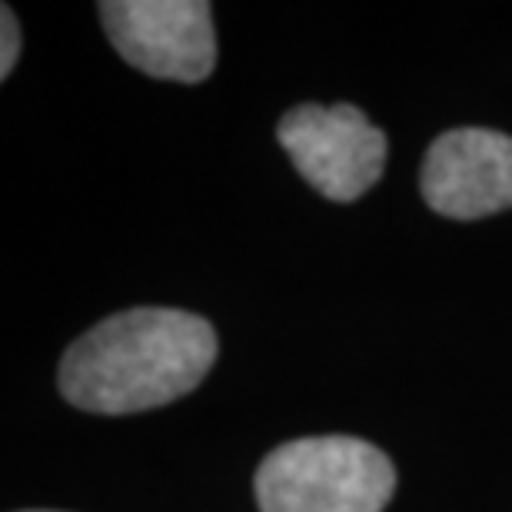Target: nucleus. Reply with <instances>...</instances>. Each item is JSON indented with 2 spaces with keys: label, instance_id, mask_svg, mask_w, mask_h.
Wrapping results in <instances>:
<instances>
[{
  "label": "nucleus",
  "instance_id": "nucleus-4",
  "mask_svg": "<svg viewBox=\"0 0 512 512\" xmlns=\"http://www.w3.org/2000/svg\"><path fill=\"white\" fill-rule=\"evenodd\" d=\"M110 44L157 80L200 84L217 64V30L207 0H104L97 7Z\"/></svg>",
  "mask_w": 512,
  "mask_h": 512
},
{
  "label": "nucleus",
  "instance_id": "nucleus-5",
  "mask_svg": "<svg viewBox=\"0 0 512 512\" xmlns=\"http://www.w3.org/2000/svg\"><path fill=\"white\" fill-rule=\"evenodd\" d=\"M419 190L429 210L449 220H479L512 207V137L459 127L433 140Z\"/></svg>",
  "mask_w": 512,
  "mask_h": 512
},
{
  "label": "nucleus",
  "instance_id": "nucleus-2",
  "mask_svg": "<svg viewBox=\"0 0 512 512\" xmlns=\"http://www.w3.org/2000/svg\"><path fill=\"white\" fill-rule=\"evenodd\" d=\"M396 469L356 436H306L276 446L256 469L260 512H383Z\"/></svg>",
  "mask_w": 512,
  "mask_h": 512
},
{
  "label": "nucleus",
  "instance_id": "nucleus-6",
  "mask_svg": "<svg viewBox=\"0 0 512 512\" xmlns=\"http://www.w3.org/2000/svg\"><path fill=\"white\" fill-rule=\"evenodd\" d=\"M0 37H4V44H0V77H10V70L17 64V54H20V27H17V17L14 10L7 4L0 7Z\"/></svg>",
  "mask_w": 512,
  "mask_h": 512
},
{
  "label": "nucleus",
  "instance_id": "nucleus-1",
  "mask_svg": "<svg viewBox=\"0 0 512 512\" xmlns=\"http://www.w3.org/2000/svg\"><path fill=\"white\" fill-rule=\"evenodd\" d=\"M217 360V333L197 313L140 306L107 316L60 360V393L84 413L127 416L193 393Z\"/></svg>",
  "mask_w": 512,
  "mask_h": 512
},
{
  "label": "nucleus",
  "instance_id": "nucleus-7",
  "mask_svg": "<svg viewBox=\"0 0 512 512\" xmlns=\"http://www.w3.org/2000/svg\"><path fill=\"white\" fill-rule=\"evenodd\" d=\"M30 512H54V509H30Z\"/></svg>",
  "mask_w": 512,
  "mask_h": 512
},
{
  "label": "nucleus",
  "instance_id": "nucleus-3",
  "mask_svg": "<svg viewBox=\"0 0 512 512\" xmlns=\"http://www.w3.org/2000/svg\"><path fill=\"white\" fill-rule=\"evenodd\" d=\"M280 147L326 200H360L386 167V133L353 104H300L276 124Z\"/></svg>",
  "mask_w": 512,
  "mask_h": 512
}]
</instances>
